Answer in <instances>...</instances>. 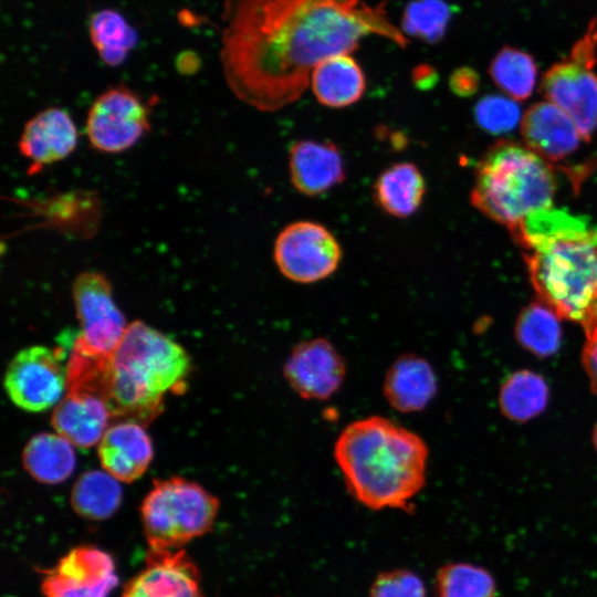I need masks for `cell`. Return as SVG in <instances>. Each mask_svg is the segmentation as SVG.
<instances>
[{
  "mask_svg": "<svg viewBox=\"0 0 597 597\" xmlns=\"http://www.w3.org/2000/svg\"><path fill=\"white\" fill-rule=\"evenodd\" d=\"M220 61L241 102L275 112L296 102L322 61L352 54L364 38L405 49L384 3L368 0H224Z\"/></svg>",
  "mask_w": 597,
  "mask_h": 597,
  "instance_id": "1",
  "label": "cell"
},
{
  "mask_svg": "<svg viewBox=\"0 0 597 597\" xmlns=\"http://www.w3.org/2000/svg\"><path fill=\"white\" fill-rule=\"evenodd\" d=\"M428 457L421 437L381 416L350 422L334 446L347 489L373 510H408L426 483Z\"/></svg>",
  "mask_w": 597,
  "mask_h": 597,
  "instance_id": "2",
  "label": "cell"
},
{
  "mask_svg": "<svg viewBox=\"0 0 597 597\" xmlns=\"http://www.w3.org/2000/svg\"><path fill=\"white\" fill-rule=\"evenodd\" d=\"M190 368L184 347L136 321L128 324L115 352L95 363L90 385L98 380V395L113 416L142 423L159 412L168 391L185 385Z\"/></svg>",
  "mask_w": 597,
  "mask_h": 597,
  "instance_id": "3",
  "label": "cell"
},
{
  "mask_svg": "<svg viewBox=\"0 0 597 597\" xmlns=\"http://www.w3.org/2000/svg\"><path fill=\"white\" fill-rule=\"evenodd\" d=\"M553 166L526 146L501 140L479 161L471 203L510 230L526 217L552 207Z\"/></svg>",
  "mask_w": 597,
  "mask_h": 597,
  "instance_id": "4",
  "label": "cell"
},
{
  "mask_svg": "<svg viewBox=\"0 0 597 597\" xmlns=\"http://www.w3.org/2000/svg\"><path fill=\"white\" fill-rule=\"evenodd\" d=\"M540 300L585 334L597 324V239L578 238L543 244L525 255Z\"/></svg>",
  "mask_w": 597,
  "mask_h": 597,
  "instance_id": "5",
  "label": "cell"
},
{
  "mask_svg": "<svg viewBox=\"0 0 597 597\" xmlns=\"http://www.w3.org/2000/svg\"><path fill=\"white\" fill-rule=\"evenodd\" d=\"M219 500L200 484L180 476L156 480L140 505L149 549L175 551L212 530Z\"/></svg>",
  "mask_w": 597,
  "mask_h": 597,
  "instance_id": "6",
  "label": "cell"
},
{
  "mask_svg": "<svg viewBox=\"0 0 597 597\" xmlns=\"http://www.w3.org/2000/svg\"><path fill=\"white\" fill-rule=\"evenodd\" d=\"M597 17H593L569 53L544 74L546 101L563 109L576 124L584 140L597 129Z\"/></svg>",
  "mask_w": 597,
  "mask_h": 597,
  "instance_id": "7",
  "label": "cell"
},
{
  "mask_svg": "<svg viewBox=\"0 0 597 597\" xmlns=\"http://www.w3.org/2000/svg\"><path fill=\"white\" fill-rule=\"evenodd\" d=\"M80 323L74 349L92 358H107L119 345L128 324L113 297L109 280L98 271H83L72 283Z\"/></svg>",
  "mask_w": 597,
  "mask_h": 597,
  "instance_id": "8",
  "label": "cell"
},
{
  "mask_svg": "<svg viewBox=\"0 0 597 597\" xmlns=\"http://www.w3.org/2000/svg\"><path fill=\"white\" fill-rule=\"evenodd\" d=\"M150 108L125 85L108 87L88 108L85 134L93 149L121 154L134 147L150 130Z\"/></svg>",
  "mask_w": 597,
  "mask_h": 597,
  "instance_id": "9",
  "label": "cell"
},
{
  "mask_svg": "<svg viewBox=\"0 0 597 597\" xmlns=\"http://www.w3.org/2000/svg\"><path fill=\"white\" fill-rule=\"evenodd\" d=\"M3 386L20 409L39 412L56 406L69 387V369L61 355L43 345L18 352L4 373Z\"/></svg>",
  "mask_w": 597,
  "mask_h": 597,
  "instance_id": "10",
  "label": "cell"
},
{
  "mask_svg": "<svg viewBox=\"0 0 597 597\" xmlns=\"http://www.w3.org/2000/svg\"><path fill=\"white\" fill-rule=\"evenodd\" d=\"M342 248L323 224L302 220L286 226L276 237L273 256L289 280L311 284L332 275L342 260Z\"/></svg>",
  "mask_w": 597,
  "mask_h": 597,
  "instance_id": "11",
  "label": "cell"
},
{
  "mask_svg": "<svg viewBox=\"0 0 597 597\" xmlns=\"http://www.w3.org/2000/svg\"><path fill=\"white\" fill-rule=\"evenodd\" d=\"M44 597H108L118 585L115 562L93 545H78L40 570Z\"/></svg>",
  "mask_w": 597,
  "mask_h": 597,
  "instance_id": "12",
  "label": "cell"
},
{
  "mask_svg": "<svg viewBox=\"0 0 597 597\" xmlns=\"http://www.w3.org/2000/svg\"><path fill=\"white\" fill-rule=\"evenodd\" d=\"M284 377L302 398L325 400L342 386L346 366L342 355L327 339L317 337L297 344L287 357Z\"/></svg>",
  "mask_w": 597,
  "mask_h": 597,
  "instance_id": "13",
  "label": "cell"
},
{
  "mask_svg": "<svg viewBox=\"0 0 597 597\" xmlns=\"http://www.w3.org/2000/svg\"><path fill=\"white\" fill-rule=\"evenodd\" d=\"M122 597H206L196 563L185 549H149L145 567L124 586Z\"/></svg>",
  "mask_w": 597,
  "mask_h": 597,
  "instance_id": "14",
  "label": "cell"
},
{
  "mask_svg": "<svg viewBox=\"0 0 597 597\" xmlns=\"http://www.w3.org/2000/svg\"><path fill=\"white\" fill-rule=\"evenodd\" d=\"M78 132L71 114L62 107H48L23 126L18 142L20 154L29 160V175L67 158L76 148Z\"/></svg>",
  "mask_w": 597,
  "mask_h": 597,
  "instance_id": "15",
  "label": "cell"
},
{
  "mask_svg": "<svg viewBox=\"0 0 597 597\" xmlns=\"http://www.w3.org/2000/svg\"><path fill=\"white\" fill-rule=\"evenodd\" d=\"M289 174L296 191L323 195L344 181L345 165L338 147L329 140L300 139L289 149Z\"/></svg>",
  "mask_w": 597,
  "mask_h": 597,
  "instance_id": "16",
  "label": "cell"
},
{
  "mask_svg": "<svg viewBox=\"0 0 597 597\" xmlns=\"http://www.w3.org/2000/svg\"><path fill=\"white\" fill-rule=\"evenodd\" d=\"M112 411L105 399L91 390L69 388L54 407L52 427L74 447L88 449L98 444L108 429Z\"/></svg>",
  "mask_w": 597,
  "mask_h": 597,
  "instance_id": "17",
  "label": "cell"
},
{
  "mask_svg": "<svg viewBox=\"0 0 597 597\" xmlns=\"http://www.w3.org/2000/svg\"><path fill=\"white\" fill-rule=\"evenodd\" d=\"M526 147L548 163L572 155L583 139L576 124L558 106L548 101L532 105L521 121Z\"/></svg>",
  "mask_w": 597,
  "mask_h": 597,
  "instance_id": "18",
  "label": "cell"
},
{
  "mask_svg": "<svg viewBox=\"0 0 597 597\" xmlns=\"http://www.w3.org/2000/svg\"><path fill=\"white\" fill-rule=\"evenodd\" d=\"M97 453L103 470L119 482L130 483L148 469L154 447L142 423L125 420L108 427L97 444Z\"/></svg>",
  "mask_w": 597,
  "mask_h": 597,
  "instance_id": "19",
  "label": "cell"
},
{
  "mask_svg": "<svg viewBox=\"0 0 597 597\" xmlns=\"http://www.w3.org/2000/svg\"><path fill=\"white\" fill-rule=\"evenodd\" d=\"M432 366L417 355L396 359L384 379L383 392L390 407L410 413L425 409L437 392Z\"/></svg>",
  "mask_w": 597,
  "mask_h": 597,
  "instance_id": "20",
  "label": "cell"
},
{
  "mask_svg": "<svg viewBox=\"0 0 597 597\" xmlns=\"http://www.w3.org/2000/svg\"><path fill=\"white\" fill-rule=\"evenodd\" d=\"M310 85L320 104L329 108H344L363 97L366 76L352 54H338L315 66Z\"/></svg>",
  "mask_w": 597,
  "mask_h": 597,
  "instance_id": "21",
  "label": "cell"
},
{
  "mask_svg": "<svg viewBox=\"0 0 597 597\" xmlns=\"http://www.w3.org/2000/svg\"><path fill=\"white\" fill-rule=\"evenodd\" d=\"M426 193V181L412 163L401 161L384 169L373 185L375 203L387 214L408 218L420 208Z\"/></svg>",
  "mask_w": 597,
  "mask_h": 597,
  "instance_id": "22",
  "label": "cell"
},
{
  "mask_svg": "<svg viewBox=\"0 0 597 597\" xmlns=\"http://www.w3.org/2000/svg\"><path fill=\"white\" fill-rule=\"evenodd\" d=\"M510 231L527 251L558 240L597 239V224L586 217L574 216L553 207L533 212Z\"/></svg>",
  "mask_w": 597,
  "mask_h": 597,
  "instance_id": "23",
  "label": "cell"
},
{
  "mask_svg": "<svg viewBox=\"0 0 597 597\" xmlns=\"http://www.w3.org/2000/svg\"><path fill=\"white\" fill-rule=\"evenodd\" d=\"M73 447L56 432H40L23 448V468L38 482L45 484L64 482L75 469Z\"/></svg>",
  "mask_w": 597,
  "mask_h": 597,
  "instance_id": "24",
  "label": "cell"
},
{
  "mask_svg": "<svg viewBox=\"0 0 597 597\" xmlns=\"http://www.w3.org/2000/svg\"><path fill=\"white\" fill-rule=\"evenodd\" d=\"M123 500L119 481L105 470H90L74 482L70 503L74 512L86 520L112 517Z\"/></svg>",
  "mask_w": 597,
  "mask_h": 597,
  "instance_id": "25",
  "label": "cell"
},
{
  "mask_svg": "<svg viewBox=\"0 0 597 597\" xmlns=\"http://www.w3.org/2000/svg\"><path fill=\"white\" fill-rule=\"evenodd\" d=\"M514 333L524 349L537 357H548L561 345V317L541 300L532 302L519 315Z\"/></svg>",
  "mask_w": 597,
  "mask_h": 597,
  "instance_id": "26",
  "label": "cell"
},
{
  "mask_svg": "<svg viewBox=\"0 0 597 597\" xmlns=\"http://www.w3.org/2000/svg\"><path fill=\"white\" fill-rule=\"evenodd\" d=\"M88 34L101 60L108 66H118L137 43L136 30L117 11L103 9L88 21Z\"/></svg>",
  "mask_w": 597,
  "mask_h": 597,
  "instance_id": "27",
  "label": "cell"
},
{
  "mask_svg": "<svg viewBox=\"0 0 597 597\" xmlns=\"http://www.w3.org/2000/svg\"><path fill=\"white\" fill-rule=\"evenodd\" d=\"M548 401L544 378L531 370L515 371L500 389L499 402L503 415L514 421H527L540 415Z\"/></svg>",
  "mask_w": 597,
  "mask_h": 597,
  "instance_id": "28",
  "label": "cell"
},
{
  "mask_svg": "<svg viewBox=\"0 0 597 597\" xmlns=\"http://www.w3.org/2000/svg\"><path fill=\"white\" fill-rule=\"evenodd\" d=\"M489 74L505 95L523 101L533 93L536 85L537 64L530 53L504 45L492 59Z\"/></svg>",
  "mask_w": 597,
  "mask_h": 597,
  "instance_id": "29",
  "label": "cell"
},
{
  "mask_svg": "<svg viewBox=\"0 0 597 597\" xmlns=\"http://www.w3.org/2000/svg\"><path fill=\"white\" fill-rule=\"evenodd\" d=\"M453 15L444 0H411L405 7L400 29L409 38L434 44L443 39Z\"/></svg>",
  "mask_w": 597,
  "mask_h": 597,
  "instance_id": "30",
  "label": "cell"
},
{
  "mask_svg": "<svg viewBox=\"0 0 597 597\" xmlns=\"http://www.w3.org/2000/svg\"><path fill=\"white\" fill-rule=\"evenodd\" d=\"M436 590L438 597H494L495 583L481 567L451 563L439 569Z\"/></svg>",
  "mask_w": 597,
  "mask_h": 597,
  "instance_id": "31",
  "label": "cell"
},
{
  "mask_svg": "<svg viewBox=\"0 0 597 597\" xmlns=\"http://www.w3.org/2000/svg\"><path fill=\"white\" fill-rule=\"evenodd\" d=\"M478 125L491 134H504L514 129L521 119V108L507 95H486L475 105Z\"/></svg>",
  "mask_w": 597,
  "mask_h": 597,
  "instance_id": "32",
  "label": "cell"
},
{
  "mask_svg": "<svg viewBox=\"0 0 597 597\" xmlns=\"http://www.w3.org/2000/svg\"><path fill=\"white\" fill-rule=\"evenodd\" d=\"M421 578L409 569L380 573L371 584L370 597H426Z\"/></svg>",
  "mask_w": 597,
  "mask_h": 597,
  "instance_id": "33",
  "label": "cell"
},
{
  "mask_svg": "<svg viewBox=\"0 0 597 597\" xmlns=\"http://www.w3.org/2000/svg\"><path fill=\"white\" fill-rule=\"evenodd\" d=\"M582 362L591 390L597 395V324L586 334Z\"/></svg>",
  "mask_w": 597,
  "mask_h": 597,
  "instance_id": "34",
  "label": "cell"
},
{
  "mask_svg": "<svg viewBox=\"0 0 597 597\" xmlns=\"http://www.w3.org/2000/svg\"><path fill=\"white\" fill-rule=\"evenodd\" d=\"M479 86V76L470 67H460L450 76V87L453 93L460 96L473 94Z\"/></svg>",
  "mask_w": 597,
  "mask_h": 597,
  "instance_id": "35",
  "label": "cell"
},
{
  "mask_svg": "<svg viewBox=\"0 0 597 597\" xmlns=\"http://www.w3.org/2000/svg\"><path fill=\"white\" fill-rule=\"evenodd\" d=\"M413 82L420 88L425 90V88L430 87L433 83V71L430 70L428 73L427 72L421 73L420 70L418 69L416 73L413 74Z\"/></svg>",
  "mask_w": 597,
  "mask_h": 597,
  "instance_id": "36",
  "label": "cell"
},
{
  "mask_svg": "<svg viewBox=\"0 0 597 597\" xmlns=\"http://www.w3.org/2000/svg\"><path fill=\"white\" fill-rule=\"evenodd\" d=\"M593 442H594V447L597 451V425L595 426V429H594V432H593Z\"/></svg>",
  "mask_w": 597,
  "mask_h": 597,
  "instance_id": "37",
  "label": "cell"
}]
</instances>
